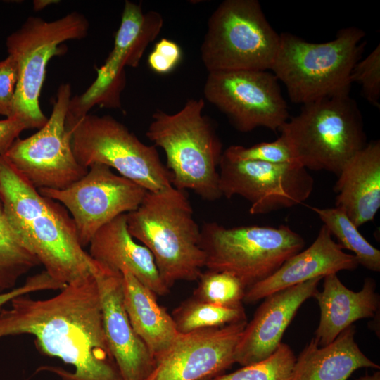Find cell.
I'll return each instance as SVG.
<instances>
[{"instance_id": "cell-1", "label": "cell", "mask_w": 380, "mask_h": 380, "mask_svg": "<svg viewBox=\"0 0 380 380\" xmlns=\"http://www.w3.org/2000/svg\"><path fill=\"white\" fill-rule=\"evenodd\" d=\"M0 310V338L32 335L41 353L74 367L45 366L61 380H122L106 336L95 275L67 284L57 295H23Z\"/></svg>"}, {"instance_id": "cell-2", "label": "cell", "mask_w": 380, "mask_h": 380, "mask_svg": "<svg viewBox=\"0 0 380 380\" xmlns=\"http://www.w3.org/2000/svg\"><path fill=\"white\" fill-rule=\"evenodd\" d=\"M0 198L12 229L55 281L66 286L96 274L99 265L80 245L65 207L41 195L4 156Z\"/></svg>"}, {"instance_id": "cell-3", "label": "cell", "mask_w": 380, "mask_h": 380, "mask_svg": "<svg viewBox=\"0 0 380 380\" xmlns=\"http://www.w3.org/2000/svg\"><path fill=\"white\" fill-rule=\"evenodd\" d=\"M126 217L129 234L150 251L167 287L179 281L198 280L205 253L185 191L173 186L147 191L139 207Z\"/></svg>"}, {"instance_id": "cell-4", "label": "cell", "mask_w": 380, "mask_h": 380, "mask_svg": "<svg viewBox=\"0 0 380 380\" xmlns=\"http://www.w3.org/2000/svg\"><path fill=\"white\" fill-rule=\"evenodd\" d=\"M271 67L290 100L302 105L350 95V73L363 53L365 32L355 27L340 30L331 41L307 42L289 32L279 34Z\"/></svg>"}, {"instance_id": "cell-5", "label": "cell", "mask_w": 380, "mask_h": 380, "mask_svg": "<svg viewBox=\"0 0 380 380\" xmlns=\"http://www.w3.org/2000/svg\"><path fill=\"white\" fill-rule=\"evenodd\" d=\"M204 107L203 99H191L175 113L157 110L146 136L164 151L174 187L214 201L222 197L217 167L222 144Z\"/></svg>"}, {"instance_id": "cell-6", "label": "cell", "mask_w": 380, "mask_h": 380, "mask_svg": "<svg viewBox=\"0 0 380 380\" xmlns=\"http://www.w3.org/2000/svg\"><path fill=\"white\" fill-rule=\"evenodd\" d=\"M279 131L299 165L336 176L367 144L360 110L350 95L302 105Z\"/></svg>"}, {"instance_id": "cell-7", "label": "cell", "mask_w": 380, "mask_h": 380, "mask_svg": "<svg viewBox=\"0 0 380 380\" xmlns=\"http://www.w3.org/2000/svg\"><path fill=\"white\" fill-rule=\"evenodd\" d=\"M279 39L257 0H225L208 19L201 58L208 73L269 70Z\"/></svg>"}, {"instance_id": "cell-8", "label": "cell", "mask_w": 380, "mask_h": 380, "mask_svg": "<svg viewBox=\"0 0 380 380\" xmlns=\"http://www.w3.org/2000/svg\"><path fill=\"white\" fill-rule=\"evenodd\" d=\"M305 244L299 234L284 224L225 227L209 222L201 228L205 267L233 274L246 289L272 275Z\"/></svg>"}, {"instance_id": "cell-9", "label": "cell", "mask_w": 380, "mask_h": 380, "mask_svg": "<svg viewBox=\"0 0 380 380\" xmlns=\"http://www.w3.org/2000/svg\"><path fill=\"white\" fill-rule=\"evenodd\" d=\"M65 125L72 132L74 156L84 167L106 165L148 191L172 186V174L156 146L141 142L112 116L88 113L74 119L66 115Z\"/></svg>"}, {"instance_id": "cell-10", "label": "cell", "mask_w": 380, "mask_h": 380, "mask_svg": "<svg viewBox=\"0 0 380 380\" xmlns=\"http://www.w3.org/2000/svg\"><path fill=\"white\" fill-rule=\"evenodd\" d=\"M89 28L87 18L75 11L52 21L30 16L7 37V51L16 60L19 70L9 118L21 120L31 129L45 125L48 118L41 110L39 99L48 63L65 52L62 43L86 37Z\"/></svg>"}, {"instance_id": "cell-11", "label": "cell", "mask_w": 380, "mask_h": 380, "mask_svg": "<svg viewBox=\"0 0 380 380\" xmlns=\"http://www.w3.org/2000/svg\"><path fill=\"white\" fill-rule=\"evenodd\" d=\"M71 94V86L61 84L45 125L29 137L15 139L4 156L37 189H65L89 170L77 161L72 132L65 125Z\"/></svg>"}, {"instance_id": "cell-12", "label": "cell", "mask_w": 380, "mask_h": 380, "mask_svg": "<svg viewBox=\"0 0 380 380\" xmlns=\"http://www.w3.org/2000/svg\"><path fill=\"white\" fill-rule=\"evenodd\" d=\"M163 18L155 11L144 13L141 4L126 1L113 48L97 69L95 80L82 94L71 98L68 115L79 119L95 106L120 108L126 84L125 67H137L149 44L160 34Z\"/></svg>"}, {"instance_id": "cell-13", "label": "cell", "mask_w": 380, "mask_h": 380, "mask_svg": "<svg viewBox=\"0 0 380 380\" xmlns=\"http://www.w3.org/2000/svg\"><path fill=\"white\" fill-rule=\"evenodd\" d=\"M203 94L241 132L260 127L277 132L289 120L279 80L268 70L208 73Z\"/></svg>"}, {"instance_id": "cell-14", "label": "cell", "mask_w": 380, "mask_h": 380, "mask_svg": "<svg viewBox=\"0 0 380 380\" xmlns=\"http://www.w3.org/2000/svg\"><path fill=\"white\" fill-rule=\"evenodd\" d=\"M37 190L41 195L62 203L70 213L83 248L106 224L136 210L147 192L100 163L91 165L83 177L65 189Z\"/></svg>"}, {"instance_id": "cell-15", "label": "cell", "mask_w": 380, "mask_h": 380, "mask_svg": "<svg viewBox=\"0 0 380 380\" xmlns=\"http://www.w3.org/2000/svg\"><path fill=\"white\" fill-rule=\"evenodd\" d=\"M314 179L298 163L232 160L223 155L219 164L222 196H239L251 204V215L266 214L303 203L310 196Z\"/></svg>"}, {"instance_id": "cell-16", "label": "cell", "mask_w": 380, "mask_h": 380, "mask_svg": "<svg viewBox=\"0 0 380 380\" xmlns=\"http://www.w3.org/2000/svg\"><path fill=\"white\" fill-rule=\"evenodd\" d=\"M247 320L179 334L146 380H200L229 368Z\"/></svg>"}, {"instance_id": "cell-17", "label": "cell", "mask_w": 380, "mask_h": 380, "mask_svg": "<svg viewBox=\"0 0 380 380\" xmlns=\"http://www.w3.org/2000/svg\"><path fill=\"white\" fill-rule=\"evenodd\" d=\"M99 265L95 278L111 353L122 380H146L155 360L129 322L124 305L122 274Z\"/></svg>"}, {"instance_id": "cell-18", "label": "cell", "mask_w": 380, "mask_h": 380, "mask_svg": "<svg viewBox=\"0 0 380 380\" xmlns=\"http://www.w3.org/2000/svg\"><path fill=\"white\" fill-rule=\"evenodd\" d=\"M322 279L315 278L266 297L243 331L234 353L235 363L243 367L270 357L281 344L301 305L318 291Z\"/></svg>"}, {"instance_id": "cell-19", "label": "cell", "mask_w": 380, "mask_h": 380, "mask_svg": "<svg viewBox=\"0 0 380 380\" xmlns=\"http://www.w3.org/2000/svg\"><path fill=\"white\" fill-rule=\"evenodd\" d=\"M358 265L356 258L345 253L323 224L308 248L290 257L270 277L248 288L243 303L253 304L289 287L342 270H354Z\"/></svg>"}, {"instance_id": "cell-20", "label": "cell", "mask_w": 380, "mask_h": 380, "mask_svg": "<svg viewBox=\"0 0 380 380\" xmlns=\"http://www.w3.org/2000/svg\"><path fill=\"white\" fill-rule=\"evenodd\" d=\"M91 257L99 265L122 272L128 271L156 296L170 291L160 277L150 251L129 234L126 214L103 226L89 243Z\"/></svg>"}, {"instance_id": "cell-21", "label": "cell", "mask_w": 380, "mask_h": 380, "mask_svg": "<svg viewBox=\"0 0 380 380\" xmlns=\"http://www.w3.org/2000/svg\"><path fill=\"white\" fill-rule=\"evenodd\" d=\"M323 289L314 295L320 310L313 338L319 346L331 343L343 330L359 319L374 317L379 310L376 283L367 278L362 289L353 291L339 279L337 273L324 277Z\"/></svg>"}, {"instance_id": "cell-22", "label": "cell", "mask_w": 380, "mask_h": 380, "mask_svg": "<svg viewBox=\"0 0 380 380\" xmlns=\"http://www.w3.org/2000/svg\"><path fill=\"white\" fill-rule=\"evenodd\" d=\"M336 207L358 228L372 221L380 208V142L367 144L337 176Z\"/></svg>"}, {"instance_id": "cell-23", "label": "cell", "mask_w": 380, "mask_h": 380, "mask_svg": "<svg viewBox=\"0 0 380 380\" xmlns=\"http://www.w3.org/2000/svg\"><path fill=\"white\" fill-rule=\"evenodd\" d=\"M355 335L351 325L324 346L312 338L296 359L291 380H348L359 369H379L360 350Z\"/></svg>"}, {"instance_id": "cell-24", "label": "cell", "mask_w": 380, "mask_h": 380, "mask_svg": "<svg viewBox=\"0 0 380 380\" xmlns=\"http://www.w3.org/2000/svg\"><path fill=\"white\" fill-rule=\"evenodd\" d=\"M124 305L132 327L154 360L177 338L175 322L156 295L128 271H122Z\"/></svg>"}, {"instance_id": "cell-25", "label": "cell", "mask_w": 380, "mask_h": 380, "mask_svg": "<svg viewBox=\"0 0 380 380\" xmlns=\"http://www.w3.org/2000/svg\"><path fill=\"white\" fill-rule=\"evenodd\" d=\"M339 241L342 248L354 253L359 265L369 270L380 271V251L361 234L358 228L340 208L310 207Z\"/></svg>"}, {"instance_id": "cell-26", "label": "cell", "mask_w": 380, "mask_h": 380, "mask_svg": "<svg viewBox=\"0 0 380 380\" xmlns=\"http://www.w3.org/2000/svg\"><path fill=\"white\" fill-rule=\"evenodd\" d=\"M179 334L221 327L247 320L244 308L224 307L203 302L192 297L175 309L172 314Z\"/></svg>"}, {"instance_id": "cell-27", "label": "cell", "mask_w": 380, "mask_h": 380, "mask_svg": "<svg viewBox=\"0 0 380 380\" xmlns=\"http://www.w3.org/2000/svg\"><path fill=\"white\" fill-rule=\"evenodd\" d=\"M39 264L11 227L0 198V293L15 288L18 279Z\"/></svg>"}, {"instance_id": "cell-28", "label": "cell", "mask_w": 380, "mask_h": 380, "mask_svg": "<svg viewBox=\"0 0 380 380\" xmlns=\"http://www.w3.org/2000/svg\"><path fill=\"white\" fill-rule=\"evenodd\" d=\"M198 280L193 296L196 299L224 307L243 305L246 289L233 274L207 270L202 272Z\"/></svg>"}, {"instance_id": "cell-29", "label": "cell", "mask_w": 380, "mask_h": 380, "mask_svg": "<svg viewBox=\"0 0 380 380\" xmlns=\"http://www.w3.org/2000/svg\"><path fill=\"white\" fill-rule=\"evenodd\" d=\"M296 357L291 348L281 343L277 349L264 360L243 366L211 380H291Z\"/></svg>"}, {"instance_id": "cell-30", "label": "cell", "mask_w": 380, "mask_h": 380, "mask_svg": "<svg viewBox=\"0 0 380 380\" xmlns=\"http://www.w3.org/2000/svg\"><path fill=\"white\" fill-rule=\"evenodd\" d=\"M222 155L232 160L298 163L293 158L289 146L281 137L274 141L262 142L250 147L232 145L224 150Z\"/></svg>"}, {"instance_id": "cell-31", "label": "cell", "mask_w": 380, "mask_h": 380, "mask_svg": "<svg viewBox=\"0 0 380 380\" xmlns=\"http://www.w3.org/2000/svg\"><path fill=\"white\" fill-rule=\"evenodd\" d=\"M351 83L361 85L367 101L376 108H380V44L364 59L359 60L350 73Z\"/></svg>"}, {"instance_id": "cell-32", "label": "cell", "mask_w": 380, "mask_h": 380, "mask_svg": "<svg viewBox=\"0 0 380 380\" xmlns=\"http://www.w3.org/2000/svg\"><path fill=\"white\" fill-rule=\"evenodd\" d=\"M182 56V50L178 44L171 39L162 38L155 44L147 62L152 71L166 75L179 65Z\"/></svg>"}, {"instance_id": "cell-33", "label": "cell", "mask_w": 380, "mask_h": 380, "mask_svg": "<svg viewBox=\"0 0 380 380\" xmlns=\"http://www.w3.org/2000/svg\"><path fill=\"white\" fill-rule=\"evenodd\" d=\"M19 77L18 65L11 55L0 61V115L9 118Z\"/></svg>"}, {"instance_id": "cell-34", "label": "cell", "mask_w": 380, "mask_h": 380, "mask_svg": "<svg viewBox=\"0 0 380 380\" xmlns=\"http://www.w3.org/2000/svg\"><path fill=\"white\" fill-rule=\"evenodd\" d=\"M53 286L51 279L44 272L29 277L23 285L0 293V308L18 296L39 291L51 290Z\"/></svg>"}, {"instance_id": "cell-35", "label": "cell", "mask_w": 380, "mask_h": 380, "mask_svg": "<svg viewBox=\"0 0 380 380\" xmlns=\"http://www.w3.org/2000/svg\"><path fill=\"white\" fill-rule=\"evenodd\" d=\"M31 129L25 122L15 118L0 120V156H5L19 134Z\"/></svg>"}, {"instance_id": "cell-36", "label": "cell", "mask_w": 380, "mask_h": 380, "mask_svg": "<svg viewBox=\"0 0 380 380\" xmlns=\"http://www.w3.org/2000/svg\"><path fill=\"white\" fill-rule=\"evenodd\" d=\"M58 3V1L55 0H35L33 1V8L34 11H38L44 9L45 7L55 4Z\"/></svg>"}, {"instance_id": "cell-37", "label": "cell", "mask_w": 380, "mask_h": 380, "mask_svg": "<svg viewBox=\"0 0 380 380\" xmlns=\"http://www.w3.org/2000/svg\"><path fill=\"white\" fill-rule=\"evenodd\" d=\"M357 380H380V372H375L373 374H365L360 377Z\"/></svg>"}, {"instance_id": "cell-38", "label": "cell", "mask_w": 380, "mask_h": 380, "mask_svg": "<svg viewBox=\"0 0 380 380\" xmlns=\"http://www.w3.org/2000/svg\"><path fill=\"white\" fill-rule=\"evenodd\" d=\"M212 378H213V377H205V378H203V379H200V380H211Z\"/></svg>"}]
</instances>
